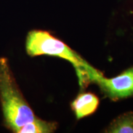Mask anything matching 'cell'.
<instances>
[{
  "instance_id": "obj_1",
  "label": "cell",
  "mask_w": 133,
  "mask_h": 133,
  "mask_svg": "<svg viewBox=\"0 0 133 133\" xmlns=\"http://www.w3.org/2000/svg\"><path fill=\"white\" fill-rule=\"evenodd\" d=\"M25 49L30 57L46 55L70 62L75 69L81 87L89 82L96 83L103 76L102 73L91 66L77 52L48 31L36 29L30 31L26 35Z\"/></svg>"
},
{
  "instance_id": "obj_2",
  "label": "cell",
  "mask_w": 133,
  "mask_h": 133,
  "mask_svg": "<svg viewBox=\"0 0 133 133\" xmlns=\"http://www.w3.org/2000/svg\"><path fill=\"white\" fill-rule=\"evenodd\" d=\"M0 102L4 125L13 132L17 133L36 117L23 96L6 57L0 58Z\"/></svg>"
},
{
  "instance_id": "obj_3",
  "label": "cell",
  "mask_w": 133,
  "mask_h": 133,
  "mask_svg": "<svg viewBox=\"0 0 133 133\" xmlns=\"http://www.w3.org/2000/svg\"><path fill=\"white\" fill-rule=\"evenodd\" d=\"M96 83L112 101L131 97L133 96V67L126 70L112 78L101 76Z\"/></svg>"
},
{
  "instance_id": "obj_4",
  "label": "cell",
  "mask_w": 133,
  "mask_h": 133,
  "mask_svg": "<svg viewBox=\"0 0 133 133\" xmlns=\"http://www.w3.org/2000/svg\"><path fill=\"white\" fill-rule=\"evenodd\" d=\"M99 99L92 92L81 93L71 103V108L78 119L86 117L93 113L99 107Z\"/></svg>"
},
{
  "instance_id": "obj_5",
  "label": "cell",
  "mask_w": 133,
  "mask_h": 133,
  "mask_svg": "<svg viewBox=\"0 0 133 133\" xmlns=\"http://www.w3.org/2000/svg\"><path fill=\"white\" fill-rule=\"evenodd\" d=\"M58 127L55 121H48L36 117L33 121L23 126L17 133H51Z\"/></svg>"
},
{
  "instance_id": "obj_6",
  "label": "cell",
  "mask_w": 133,
  "mask_h": 133,
  "mask_svg": "<svg viewBox=\"0 0 133 133\" xmlns=\"http://www.w3.org/2000/svg\"><path fill=\"white\" fill-rule=\"evenodd\" d=\"M109 133H133V112L118 116L105 129Z\"/></svg>"
}]
</instances>
